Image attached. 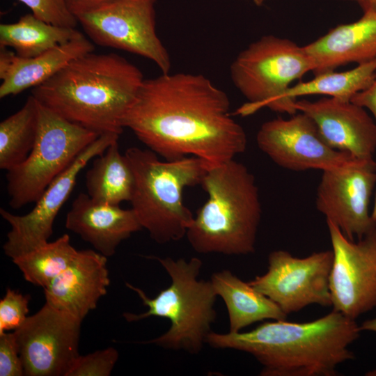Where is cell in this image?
<instances>
[{
	"label": "cell",
	"instance_id": "obj_1",
	"mask_svg": "<svg viewBox=\"0 0 376 376\" xmlns=\"http://www.w3.org/2000/svg\"><path fill=\"white\" fill-rule=\"evenodd\" d=\"M123 127L166 160L194 156L216 165L234 159L247 145L227 94L199 74L145 79Z\"/></svg>",
	"mask_w": 376,
	"mask_h": 376
},
{
	"label": "cell",
	"instance_id": "obj_2",
	"mask_svg": "<svg viewBox=\"0 0 376 376\" xmlns=\"http://www.w3.org/2000/svg\"><path fill=\"white\" fill-rule=\"evenodd\" d=\"M360 332L355 320L332 310L310 322L273 320L245 332L211 331L206 343L251 354L262 376H335L340 364L354 358L350 345Z\"/></svg>",
	"mask_w": 376,
	"mask_h": 376
},
{
	"label": "cell",
	"instance_id": "obj_3",
	"mask_svg": "<svg viewBox=\"0 0 376 376\" xmlns=\"http://www.w3.org/2000/svg\"><path fill=\"white\" fill-rule=\"evenodd\" d=\"M145 79L116 54H86L32 90L42 106L98 134L123 130L124 118Z\"/></svg>",
	"mask_w": 376,
	"mask_h": 376
},
{
	"label": "cell",
	"instance_id": "obj_4",
	"mask_svg": "<svg viewBox=\"0 0 376 376\" xmlns=\"http://www.w3.org/2000/svg\"><path fill=\"white\" fill-rule=\"evenodd\" d=\"M201 185L207 199L186 233L192 249L198 253H253L262 216L253 175L234 159L210 166Z\"/></svg>",
	"mask_w": 376,
	"mask_h": 376
},
{
	"label": "cell",
	"instance_id": "obj_5",
	"mask_svg": "<svg viewBox=\"0 0 376 376\" xmlns=\"http://www.w3.org/2000/svg\"><path fill=\"white\" fill-rule=\"evenodd\" d=\"M125 155L134 175L130 202L142 228L158 244L182 239L194 217L183 202V191L201 184L209 164L194 156L162 161L151 150L137 147Z\"/></svg>",
	"mask_w": 376,
	"mask_h": 376
},
{
	"label": "cell",
	"instance_id": "obj_6",
	"mask_svg": "<svg viewBox=\"0 0 376 376\" xmlns=\"http://www.w3.org/2000/svg\"><path fill=\"white\" fill-rule=\"evenodd\" d=\"M156 260L171 278L170 285L154 298L141 288L126 283L135 292L148 311L139 313H124L127 322H136L151 316L169 319V329L157 338L139 342L154 344L164 349L198 354L206 343L212 324L217 318L214 308L217 295L210 281L198 280L203 262L197 257L189 260L147 256Z\"/></svg>",
	"mask_w": 376,
	"mask_h": 376
},
{
	"label": "cell",
	"instance_id": "obj_7",
	"mask_svg": "<svg viewBox=\"0 0 376 376\" xmlns=\"http://www.w3.org/2000/svg\"><path fill=\"white\" fill-rule=\"evenodd\" d=\"M315 69L304 46L267 35L242 50L230 67L234 86L249 101L237 113L250 115L267 107L278 112L281 95L295 80Z\"/></svg>",
	"mask_w": 376,
	"mask_h": 376
},
{
	"label": "cell",
	"instance_id": "obj_8",
	"mask_svg": "<svg viewBox=\"0 0 376 376\" xmlns=\"http://www.w3.org/2000/svg\"><path fill=\"white\" fill-rule=\"evenodd\" d=\"M99 135L38 102L34 146L22 163L6 173L10 206L19 209L36 203L49 185Z\"/></svg>",
	"mask_w": 376,
	"mask_h": 376
},
{
	"label": "cell",
	"instance_id": "obj_9",
	"mask_svg": "<svg viewBox=\"0 0 376 376\" xmlns=\"http://www.w3.org/2000/svg\"><path fill=\"white\" fill-rule=\"evenodd\" d=\"M156 0H110L77 17L100 46L124 50L152 61L168 73L171 58L156 32Z\"/></svg>",
	"mask_w": 376,
	"mask_h": 376
},
{
	"label": "cell",
	"instance_id": "obj_10",
	"mask_svg": "<svg viewBox=\"0 0 376 376\" xmlns=\"http://www.w3.org/2000/svg\"><path fill=\"white\" fill-rule=\"evenodd\" d=\"M332 250L297 258L285 250L268 256L267 271L249 283L274 301L288 315L310 304L331 306L330 275Z\"/></svg>",
	"mask_w": 376,
	"mask_h": 376
},
{
	"label": "cell",
	"instance_id": "obj_11",
	"mask_svg": "<svg viewBox=\"0 0 376 376\" xmlns=\"http://www.w3.org/2000/svg\"><path fill=\"white\" fill-rule=\"evenodd\" d=\"M119 136L115 133L100 134L49 185L27 214L15 215L0 209L1 217L10 226L3 245L8 257L14 259L49 242L55 219L70 195L78 175L90 160L118 141Z\"/></svg>",
	"mask_w": 376,
	"mask_h": 376
},
{
	"label": "cell",
	"instance_id": "obj_12",
	"mask_svg": "<svg viewBox=\"0 0 376 376\" xmlns=\"http://www.w3.org/2000/svg\"><path fill=\"white\" fill-rule=\"evenodd\" d=\"M256 142L276 164L294 171L343 169L361 161L327 145L314 121L300 111L287 119L265 122L258 131Z\"/></svg>",
	"mask_w": 376,
	"mask_h": 376
},
{
	"label": "cell",
	"instance_id": "obj_13",
	"mask_svg": "<svg viewBox=\"0 0 376 376\" xmlns=\"http://www.w3.org/2000/svg\"><path fill=\"white\" fill-rule=\"evenodd\" d=\"M82 320L49 304L14 331L24 375L65 376L78 357Z\"/></svg>",
	"mask_w": 376,
	"mask_h": 376
},
{
	"label": "cell",
	"instance_id": "obj_14",
	"mask_svg": "<svg viewBox=\"0 0 376 376\" xmlns=\"http://www.w3.org/2000/svg\"><path fill=\"white\" fill-rule=\"evenodd\" d=\"M327 224L334 255L331 306L356 320L376 308V228L353 241L332 222L327 221Z\"/></svg>",
	"mask_w": 376,
	"mask_h": 376
},
{
	"label": "cell",
	"instance_id": "obj_15",
	"mask_svg": "<svg viewBox=\"0 0 376 376\" xmlns=\"http://www.w3.org/2000/svg\"><path fill=\"white\" fill-rule=\"evenodd\" d=\"M315 205L326 221L350 240L361 239L376 228L370 211L376 185V162L361 160L343 169L322 171Z\"/></svg>",
	"mask_w": 376,
	"mask_h": 376
},
{
	"label": "cell",
	"instance_id": "obj_16",
	"mask_svg": "<svg viewBox=\"0 0 376 376\" xmlns=\"http://www.w3.org/2000/svg\"><path fill=\"white\" fill-rule=\"evenodd\" d=\"M295 107L314 121L322 139L332 148L358 159H373L376 124L365 108L351 100L331 97L315 101L297 100Z\"/></svg>",
	"mask_w": 376,
	"mask_h": 376
},
{
	"label": "cell",
	"instance_id": "obj_17",
	"mask_svg": "<svg viewBox=\"0 0 376 376\" xmlns=\"http://www.w3.org/2000/svg\"><path fill=\"white\" fill-rule=\"evenodd\" d=\"M107 257L79 250L71 263L44 288L47 304L81 320L97 307L110 284Z\"/></svg>",
	"mask_w": 376,
	"mask_h": 376
},
{
	"label": "cell",
	"instance_id": "obj_18",
	"mask_svg": "<svg viewBox=\"0 0 376 376\" xmlns=\"http://www.w3.org/2000/svg\"><path fill=\"white\" fill-rule=\"evenodd\" d=\"M65 225L107 258L115 254L123 241L142 229L132 208L97 202L83 192L73 201Z\"/></svg>",
	"mask_w": 376,
	"mask_h": 376
},
{
	"label": "cell",
	"instance_id": "obj_19",
	"mask_svg": "<svg viewBox=\"0 0 376 376\" xmlns=\"http://www.w3.org/2000/svg\"><path fill=\"white\" fill-rule=\"evenodd\" d=\"M93 51V44L84 35L30 58L0 48V98L45 83L72 61Z\"/></svg>",
	"mask_w": 376,
	"mask_h": 376
},
{
	"label": "cell",
	"instance_id": "obj_20",
	"mask_svg": "<svg viewBox=\"0 0 376 376\" xmlns=\"http://www.w3.org/2000/svg\"><path fill=\"white\" fill-rule=\"evenodd\" d=\"M312 58L315 75L349 63L376 59V13H363L358 20L339 24L304 46Z\"/></svg>",
	"mask_w": 376,
	"mask_h": 376
},
{
	"label": "cell",
	"instance_id": "obj_21",
	"mask_svg": "<svg viewBox=\"0 0 376 376\" xmlns=\"http://www.w3.org/2000/svg\"><path fill=\"white\" fill-rule=\"evenodd\" d=\"M210 281L227 308L229 332L241 331L265 320H286L287 315L274 301L230 271L224 269L214 272Z\"/></svg>",
	"mask_w": 376,
	"mask_h": 376
},
{
	"label": "cell",
	"instance_id": "obj_22",
	"mask_svg": "<svg viewBox=\"0 0 376 376\" xmlns=\"http://www.w3.org/2000/svg\"><path fill=\"white\" fill-rule=\"evenodd\" d=\"M375 73L376 59L357 65L349 70H332L316 75L312 79L291 86L281 95L278 112L295 114L297 111L295 103L297 97L306 95H322L351 100L371 84Z\"/></svg>",
	"mask_w": 376,
	"mask_h": 376
},
{
	"label": "cell",
	"instance_id": "obj_23",
	"mask_svg": "<svg viewBox=\"0 0 376 376\" xmlns=\"http://www.w3.org/2000/svg\"><path fill=\"white\" fill-rule=\"evenodd\" d=\"M87 194L94 201L114 205L130 201L134 189L131 166L119 150L118 141L97 156L85 177Z\"/></svg>",
	"mask_w": 376,
	"mask_h": 376
},
{
	"label": "cell",
	"instance_id": "obj_24",
	"mask_svg": "<svg viewBox=\"0 0 376 376\" xmlns=\"http://www.w3.org/2000/svg\"><path fill=\"white\" fill-rule=\"evenodd\" d=\"M82 35L75 28L54 25L29 13L15 23L0 24V48L11 47L17 56L30 58Z\"/></svg>",
	"mask_w": 376,
	"mask_h": 376
},
{
	"label": "cell",
	"instance_id": "obj_25",
	"mask_svg": "<svg viewBox=\"0 0 376 376\" xmlns=\"http://www.w3.org/2000/svg\"><path fill=\"white\" fill-rule=\"evenodd\" d=\"M38 128V102L31 95L23 107L0 123V169L9 171L32 150Z\"/></svg>",
	"mask_w": 376,
	"mask_h": 376
},
{
	"label": "cell",
	"instance_id": "obj_26",
	"mask_svg": "<svg viewBox=\"0 0 376 376\" xmlns=\"http://www.w3.org/2000/svg\"><path fill=\"white\" fill-rule=\"evenodd\" d=\"M79 250L72 246L68 234L14 259L24 279L45 288L71 263Z\"/></svg>",
	"mask_w": 376,
	"mask_h": 376
},
{
	"label": "cell",
	"instance_id": "obj_27",
	"mask_svg": "<svg viewBox=\"0 0 376 376\" xmlns=\"http://www.w3.org/2000/svg\"><path fill=\"white\" fill-rule=\"evenodd\" d=\"M118 359V352L112 347L79 355L65 376H109Z\"/></svg>",
	"mask_w": 376,
	"mask_h": 376
},
{
	"label": "cell",
	"instance_id": "obj_28",
	"mask_svg": "<svg viewBox=\"0 0 376 376\" xmlns=\"http://www.w3.org/2000/svg\"><path fill=\"white\" fill-rule=\"evenodd\" d=\"M31 297L8 288L0 300V335L15 331L26 321Z\"/></svg>",
	"mask_w": 376,
	"mask_h": 376
},
{
	"label": "cell",
	"instance_id": "obj_29",
	"mask_svg": "<svg viewBox=\"0 0 376 376\" xmlns=\"http://www.w3.org/2000/svg\"><path fill=\"white\" fill-rule=\"evenodd\" d=\"M25 4L38 18L49 24L75 28L79 23L70 12L64 0H18Z\"/></svg>",
	"mask_w": 376,
	"mask_h": 376
},
{
	"label": "cell",
	"instance_id": "obj_30",
	"mask_svg": "<svg viewBox=\"0 0 376 376\" xmlns=\"http://www.w3.org/2000/svg\"><path fill=\"white\" fill-rule=\"evenodd\" d=\"M0 375H24V365L14 331L0 335Z\"/></svg>",
	"mask_w": 376,
	"mask_h": 376
},
{
	"label": "cell",
	"instance_id": "obj_31",
	"mask_svg": "<svg viewBox=\"0 0 376 376\" xmlns=\"http://www.w3.org/2000/svg\"><path fill=\"white\" fill-rule=\"evenodd\" d=\"M351 101L368 110L376 124V73L371 84L357 93Z\"/></svg>",
	"mask_w": 376,
	"mask_h": 376
},
{
	"label": "cell",
	"instance_id": "obj_32",
	"mask_svg": "<svg viewBox=\"0 0 376 376\" xmlns=\"http://www.w3.org/2000/svg\"><path fill=\"white\" fill-rule=\"evenodd\" d=\"M70 12L77 17L90 11L110 0H64Z\"/></svg>",
	"mask_w": 376,
	"mask_h": 376
},
{
	"label": "cell",
	"instance_id": "obj_33",
	"mask_svg": "<svg viewBox=\"0 0 376 376\" xmlns=\"http://www.w3.org/2000/svg\"><path fill=\"white\" fill-rule=\"evenodd\" d=\"M359 329L362 331H368L376 333V318L364 321L359 326ZM367 376H376V370L366 373Z\"/></svg>",
	"mask_w": 376,
	"mask_h": 376
},
{
	"label": "cell",
	"instance_id": "obj_34",
	"mask_svg": "<svg viewBox=\"0 0 376 376\" xmlns=\"http://www.w3.org/2000/svg\"><path fill=\"white\" fill-rule=\"evenodd\" d=\"M363 13H376V0H357Z\"/></svg>",
	"mask_w": 376,
	"mask_h": 376
},
{
	"label": "cell",
	"instance_id": "obj_35",
	"mask_svg": "<svg viewBox=\"0 0 376 376\" xmlns=\"http://www.w3.org/2000/svg\"><path fill=\"white\" fill-rule=\"evenodd\" d=\"M371 216L373 220L376 221V192H375V196L374 198L373 209L371 210Z\"/></svg>",
	"mask_w": 376,
	"mask_h": 376
},
{
	"label": "cell",
	"instance_id": "obj_36",
	"mask_svg": "<svg viewBox=\"0 0 376 376\" xmlns=\"http://www.w3.org/2000/svg\"><path fill=\"white\" fill-rule=\"evenodd\" d=\"M265 0H253V3L257 6H261Z\"/></svg>",
	"mask_w": 376,
	"mask_h": 376
},
{
	"label": "cell",
	"instance_id": "obj_37",
	"mask_svg": "<svg viewBox=\"0 0 376 376\" xmlns=\"http://www.w3.org/2000/svg\"><path fill=\"white\" fill-rule=\"evenodd\" d=\"M343 1H357V0H343Z\"/></svg>",
	"mask_w": 376,
	"mask_h": 376
}]
</instances>
